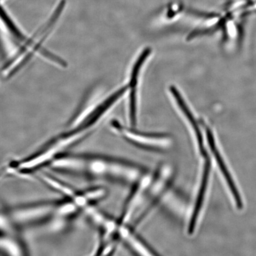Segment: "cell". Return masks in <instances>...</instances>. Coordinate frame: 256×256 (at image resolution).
<instances>
[{
    "label": "cell",
    "instance_id": "6da1fadb",
    "mask_svg": "<svg viewBox=\"0 0 256 256\" xmlns=\"http://www.w3.org/2000/svg\"><path fill=\"white\" fill-rule=\"evenodd\" d=\"M48 166L62 174L131 186L149 172L136 163L97 154L62 153Z\"/></svg>",
    "mask_w": 256,
    "mask_h": 256
},
{
    "label": "cell",
    "instance_id": "7a4b0ae2",
    "mask_svg": "<svg viewBox=\"0 0 256 256\" xmlns=\"http://www.w3.org/2000/svg\"><path fill=\"white\" fill-rule=\"evenodd\" d=\"M174 175V169L166 163L160 165L155 174H152V180L144 195V200H146V206L134 220L132 224L134 228L137 229L142 226L164 200L171 188Z\"/></svg>",
    "mask_w": 256,
    "mask_h": 256
},
{
    "label": "cell",
    "instance_id": "3957f363",
    "mask_svg": "<svg viewBox=\"0 0 256 256\" xmlns=\"http://www.w3.org/2000/svg\"><path fill=\"white\" fill-rule=\"evenodd\" d=\"M112 126L126 142L146 151L164 152L174 146V140L168 134L140 132L124 127L116 121H113Z\"/></svg>",
    "mask_w": 256,
    "mask_h": 256
},
{
    "label": "cell",
    "instance_id": "277c9868",
    "mask_svg": "<svg viewBox=\"0 0 256 256\" xmlns=\"http://www.w3.org/2000/svg\"><path fill=\"white\" fill-rule=\"evenodd\" d=\"M203 162L199 175L193 204L190 208L186 224L187 234L193 236L196 234L206 202L211 171V160L208 154L200 156Z\"/></svg>",
    "mask_w": 256,
    "mask_h": 256
},
{
    "label": "cell",
    "instance_id": "5b68a950",
    "mask_svg": "<svg viewBox=\"0 0 256 256\" xmlns=\"http://www.w3.org/2000/svg\"><path fill=\"white\" fill-rule=\"evenodd\" d=\"M170 92L172 96L175 98V100L177 102V104L181 108V110L183 112L186 118L188 124L191 128L192 132V145L194 152L196 154L200 156L206 154L207 151L206 146L204 144V140L203 134L200 126V124L196 119H195L193 114L192 113L190 108L186 104L183 98L178 92V90L172 86L170 88Z\"/></svg>",
    "mask_w": 256,
    "mask_h": 256
},
{
    "label": "cell",
    "instance_id": "8992f818",
    "mask_svg": "<svg viewBox=\"0 0 256 256\" xmlns=\"http://www.w3.org/2000/svg\"><path fill=\"white\" fill-rule=\"evenodd\" d=\"M136 230L128 224H122L120 228L121 242H123L131 252L136 254L158 255L155 250L136 232Z\"/></svg>",
    "mask_w": 256,
    "mask_h": 256
},
{
    "label": "cell",
    "instance_id": "52a82bcc",
    "mask_svg": "<svg viewBox=\"0 0 256 256\" xmlns=\"http://www.w3.org/2000/svg\"><path fill=\"white\" fill-rule=\"evenodd\" d=\"M206 140L208 146H210V152H212L214 158H215L220 170L222 172L227 184L228 185L230 190L232 192L234 198L236 206H238L239 210H242L243 207V204L241 196H240L238 190L236 186L232 176L230 174L225 162H224L222 156L220 155L219 152V150L217 148L213 133L209 127H206Z\"/></svg>",
    "mask_w": 256,
    "mask_h": 256
},
{
    "label": "cell",
    "instance_id": "ba28073f",
    "mask_svg": "<svg viewBox=\"0 0 256 256\" xmlns=\"http://www.w3.org/2000/svg\"><path fill=\"white\" fill-rule=\"evenodd\" d=\"M130 88V86H126L115 92L114 94L108 97L106 100L104 101L103 103L98 106L96 108L94 111L92 112L82 122L81 124L76 128V130L83 132V131L87 130L89 128L92 127L94 124L97 122L99 118H100L102 115L106 112L108 108L112 106L115 102H116L118 98H120L124 92L127 90V89Z\"/></svg>",
    "mask_w": 256,
    "mask_h": 256
},
{
    "label": "cell",
    "instance_id": "9c48e42d",
    "mask_svg": "<svg viewBox=\"0 0 256 256\" xmlns=\"http://www.w3.org/2000/svg\"><path fill=\"white\" fill-rule=\"evenodd\" d=\"M151 50L150 48H146L143 51L142 55L140 56L134 65L132 74H131L130 80V88H131L130 96V124L132 126H136V88L138 82V78L140 74V71L146 60L149 56Z\"/></svg>",
    "mask_w": 256,
    "mask_h": 256
},
{
    "label": "cell",
    "instance_id": "30bf717a",
    "mask_svg": "<svg viewBox=\"0 0 256 256\" xmlns=\"http://www.w3.org/2000/svg\"><path fill=\"white\" fill-rule=\"evenodd\" d=\"M0 251L8 254L21 255L23 250L14 238L8 235L7 232H0Z\"/></svg>",
    "mask_w": 256,
    "mask_h": 256
},
{
    "label": "cell",
    "instance_id": "8fae6325",
    "mask_svg": "<svg viewBox=\"0 0 256 256\" xmlns=\"http://www.w3.org/2000/svg\"><path fill=\"white\" fill-rule=\"evenodd\" d=\"M0 18H2V20L4 22L8 30H10L12 34H14L18 39L24 41L26 40L24 34H22L20 30H18V28L16 26L14 22H12L10 18H9L8 15L1 6H0Z\"/></svg>",
    "mask_w": 256,
    "mask_h": 256
},
{
    "label": "cell",
    "instance_id": "7c38bea8",
    "mask_svg": "<svg viewBox=\"0 0 256 256\" xmlns=\"http://www.w3.org/2000/svg\"><path fill=\"white\" fill-rule=\"evenodd\" d=\"M247 2L251 5L256 4V0H247Z\"/></svg>",
    "mask_w": 256,
    "mask_h": 256
}]
</instances>
